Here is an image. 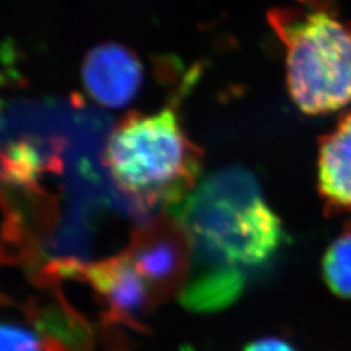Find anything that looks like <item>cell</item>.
<instances>
[{
    "instance_id": "cell-10",
    "label": "cell",
    "mask_w": 351,
    "mask_h": 351,
    "mask_svg": "<svg viewBox=\"0 0 351 351\" xmlns=\"http://www.w3.org/2000/svg\"><path fill=\"white\" fill-rule=\"evenodd\" d=\"M322 272L326 287L336 297L351 300V226L326 249Z\"/></svg>"
},
{
    "instance_id": "cell-13",
    "label": "cell",
    "mask_w": 351,
    "mask_h": 351,
    "mask_svg": "<svg viewBox=\"0 0 351 351\" xmlns=\"http://www.w3.org/2000/svg\"><path fill=\"white\" fill-rule=\"evenodd\" d=\"M348 226H351V221H350V223H349V224H348Z\"/></svg>"
},
{
    "instance_id": "cell-3",
    "label": "cell",
    "mask_w": 351,
    "mask_h": 351,
    "mask_svg": "<svg viewBox=\"0 0 351 351\" xmlns=\"http://www.w3.org/2000/svg\"><path fill=\"white\" fill-rule=\"evenodd\" d=\"M272 23L285 45L287 85L306 114H326L351 101V23L326 11L278 12Z\"/></svg>"
},
{
    "instance_id": "cell-5",
    "label": "cell",
    "mask_w": 351,
    "mask_h": 351,
    "mask_svg": "<svg viewBox=\"0 0 351 351\" xmlns=\"http://www.w3.org/2000/svg\"><path fill=\"white\" fill-rule=\"evenodd\" d=\"M77 278L94 289L104 307V320L146 332V319L158 302L124 252L97 263H80Z\"/></svg>"
},
{
    "instance_id": "cell-2",
    "label": "cell",
    "mask_w": 351,
    "mask_h": 351,
    "mask_svg": "<svg viewBox=\"0 0 351 351\" xmlns=\"http://www.w3.org/2000/svg\"><path fill=\"white\" fill-rule=\"evenodd\" d=\"M114 182L142 208H172L194 189L201 154L189 141L178 114L165 107L132 114L114 128L104 149Z\"/></svg>"
},
{
    "instance_id": "cell-8",
    "label": "cell",
    "mask_w": 351,
    "mask_h": 351,
    "mask_svg": "<svg viewBox=\"0 0 351 351\" xmlns=\"http://www.w3.org/2000/svg\"><path fill=\"white\" fill-rule=\"evenodd\" d=\"M25 313L42 339L45 351H93L91 326L60 294L47 303L32 302Z\"/></svg>"
},
{
    "instance_id": "cell-9",
    "label": "cell",
    "mask_w": 351,
    "mask_h": 351,
    "mask_svg": "<svg viewBox=\"0 0 351 351\" xmlns=\"http://www.w3.org/2000/svg\"><path fill=\"white\" fill-rule=\"evenodd\" d=\"M245 289L243 272L234 268H210L191 280L180 294L185 308L195 313L219 311L239 300Z\"/></svg>"
},
{
    "instance_id": "cell-12",
    "label": "cell",
    "mask_w": 351,
    "mask_h": 351,
    "mask_svg": "<svg viewBox=\"0 0 351 351\" xmlns=\"http://www.w3.org/2000/svg\"><path fill=\"white\" fill-rule=\"evenodd\" d=\"M242 351H298L297 348L282 337L267 336L249 342Z\"/></svg>"
},
{
    "instance_id": "cell-11",
    "label": "cell",
    "mask_w": 351,
    "mask_h": 351,
    "mask_svg": "<svg viewBox=\"0 0 351 351\" xmlns=\"http://www.w3.org/2000/svg\"><path fill=\"white\" fill-rule=\"evenodd\" d=\"M0 350L45 351V346L36 330L4 322L0 330Z\"/></svg>"
},
{
    "instance_id": "cell-1",
    "label": "cell",
    "mask_w": 351,
    "mask_h": 351,
    "mask_svg": "<svg viewBox=\"0 0 351 351\" xmlns=\"http://www.w3.org/2000/svg\"><path fill=\"white\" fill-rule=\"evenodd\" d=\"M169 213L188 233L195 255L211 268H259L287 239L261 184L241 167L207 176Z\"/></svg>"
},
{
    "instance_id": "cell-4",
    "label": "cell",
    "mask_w": 351,
    "mask_h": 351,
    "mask_svg": "<svg viewBox=\"0 0 351 351\" xmlns=\"http://www.w3.org/2000/svg\"><path fill=\"white\" fill-rule=\"evenodd\" d=\"M191 252L188 233L175 217H158L138 228L124 251L158 304L188 285Z\"/></svg>"
},
{
    "instance_id": "cell-7",
    "label": "cell",
    "mask_w": 351,
    "mask_h": 351,
    "mask_svg": "<svg viewBox=\"0 0 351 351\" xmlns=\"http://www.w3.org/2000/svg\"><path fill=\"white\" fill-rule=\"evenodd\" d=\"M317 189L326 215L351 211V112L319 143Z\"/></svg>"
},
{
    "instance_id": "cell-6",
    "label": "cell",
    "mask_w": 351,
    "mask_h": 351,
    "mask_svg": "<svg viewBox=\"0 0 351 351\" xmlns=\"http://www.w3.org/2000/svg\"><path fill=\"white\" fill-rule=\"evenodd\" d=\"M81 75L84 88L94 101L108 108H121L138 94L143 66L133 51L106 42L88 51Z\"/></svg>"
}]
</instances>
